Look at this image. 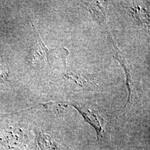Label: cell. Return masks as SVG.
<instances>
[{
    "mask_svg": "<svg viewBox=\"0 0 150 150\" xmlns=\"http://www.w3.org/2000/svg\"><path fill=\"white\" fill-rule=\"evenodd\" d=\"M31 23L35 38V43L28 57V61L32 64L40 62L46 63L51 69H53L52 65L54 63L60 62L66 69V59L69 54V50L64 47L53 50L47 48L31 21Z\"/></svg>",
    "mask_w": 150,
    "mask_h": 150,
    "instance_id": "1",
    "label": "cell"
},
{
    "mask_svg": "<svg viewBox=\"0 0 150 150\" xmlns=\"http://www.w3.org/2000/svg\"><path fill=\"white\" fill-rule=\"evenodd\" d=\"M67 103L77 108L85 119L86 122L90 123L95 128L98 139L103 137L105 134L104 120L96 110L93 108H90L85 106H81L70 102H67Z\"/></svg>",
    "mask_w": 150,
    "mask_h": 150,
    "instance_id": "2",
    "label": "cell"
},
{
    "mask_svg": "<svg viewBox=\"0 0 150 150\" xmlns=\"http://www.w3.org/2000/svg\"><path fill=\"white\" fill-rule=\"evenodd\" d=\"M25 134L21 129L11 128L1 136V142L7 150H21L24 145Z\"/></svg>",
    "mask_w": 150,
    "mask_h": 150,
    "instance_id": "3",
    "label": "cell"
},
{
    "mask_svg": "<svg viewBox=\"0 0 150 150\" xmlns=\"http://www.w3.org/2000/svg\"><path fill=\"white\" fill-rule=\"evenodd\" d=\"M98 74H79L75 73H67L63 75V77L75 81L82 86H97Z\"/></svg>",
    "mask_w": 150,
    "mask_h": 150,
    "instance_id": "4",
    "label": "cell"
},
{
    "mask_svg": "<svg viewBox=\"0 0 150 150\" xmlns=\"http://www.w3.org/2000/svg\"><path fill=\"white\" fill-rule=\"evenodd\" d=\"M37 142L40 150H64L51 135L42 132L38 133Z\"/></svg>",
    "mask_w": 150,
    "mask_h": 150,
    "instance_id": "5",
    "label": "cell"
},
{
    "mask_svg": "<svg viewBox=\"0 0 150 150\" xmlns=\"http://www.w3.org/2000/svg\"><path fill=\"white\" fill-rule=\"evenodd\" d=\"M9 72L5 66L0 64V82H4L9 81Z\"/></svg>",
    "mask_w": 150,
    "mask_h": 150,
    "instance_id": "6",
    "label": "cell"
}]
</instances>
